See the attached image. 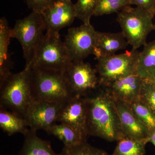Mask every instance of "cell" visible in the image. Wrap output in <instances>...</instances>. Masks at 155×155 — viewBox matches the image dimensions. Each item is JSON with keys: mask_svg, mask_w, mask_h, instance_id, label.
I'll return each instance as SVG.
<instances>
[{"mask_svg": "<svg viewBox=\"0 0 155 155\" xmlns=\"http://www.w3.org/2000/svg\"><path fill=\"white\" fill-rule=\"evenodd\" d=\"M96 31L90 22L68 29L64 42L72 61H83L94 54Z\"/></svg>", "mask_w": 155, "mask_h": 155, "instance_id": "obj_8", "label": "cell"}, {"mask_svg": "<svg viewBox=\"0 0 155 155\" xmlns=\"http://www.w3.org/2000/svg\"><path fill=\"white\" fill-rule=\"evenodd\" d=\"M30 68L33 101L65 102L73 96L64 72L33 66Z\"/></svg>", "mask_w": 155, "mask_h": 155, "instance_id": "obj_2", "label": "cell"}, {"mask_svg": "<svg viewBox=\"0 0 155 155\" xmlns=\"http://www.w3.org/2000/svg\"><path fill=\"white\" fill-rule=\"evenodd\" d=\"M129 0H98L95 8L94 16L118 13L125 7L130 6Z\"/></svg>", "mask_w": 155, "mask_h": 155, "instance_id": "obj_23", "label": "cell"}, {"mask_svg": "<svg viewBox=\"0 0 155 155\" xmlns=\"http://www.w3.org/2000/svg\"><path fill=\"white\" fill-rule=\"evenodd\" d=\"M148 81H149L151 84H152L154 87L155 88V76H154L152 78H151V79H149V80H147Z\"/></svg>", "mask_w": 155, "mask_h": 155, "instance_id": "obj_30", "label": "cell"}, {"mask_svg": "<svg viewBox=\"0 0 155 155\" xmlns=\"http://www.w3.org/2000/svg\"><path fill=\"white\" fill-rule=\"evenodd\" d=\"M143 80L136 74L122 78L101 87L115 100L130 104L140 100Z\"/></svg>", "mask_w": 155, "mask_h": 155, "instance_id": "obj_13", "label": "cell"}, {"mask_svg": "<svg viewBox=\"0 0 155 155\" xmlns=\"http://www.w3.org/2000/svg\"><path fill=\"white\" fill-rule=\"evenodd\" d=\"M59 155H110L103 150L97 148L84 142L78 145L72 147L64 146Z\"/></svg>", "mask_w": 155, "mask_h": 155, "instance_id": "obj_25", "label": "cell"}, {"mask_svg": "<svg viewBox=\"0 0 155 155\" xmlns=\"http://www.w3.org/2000/svg\"><path fill=\"white\" fill-rule=\"evenodd\" d=\"M140 100L155 115V88L148 81L143 80Z\"/></svg>", "mask_w": 155, "mask_h": 155, "instance_id": "obj_26", "label": "cell"}, {"mask_svg": "<svg viewBox=\"0 0 155 155\" xmlns=\"http://www.w3.org/2000/svg\"><path fill=\"white\" fill-rule=\"evenodd\" d=\"M85 97L88 136L110 142L118 141L126 136L122 130L115 100L104 88H100L99 86Z\"/></svg>", "mask_w": 155, "mask_h": 155, "instance_id": "obj_1", "label": "cell"}, {"mask_svg": "<svg viewBox=\"0 0 155 155\" xmlns=\"http://www.w3.org/2000/svg\"><path fill=\"white\" fill-rule=\"evenodd\" d=\"M137 72L144 80L155 76V40L147 43L140 52Z\"/></svg>", "mask_w": 155, "mask_h": 155, "instance_id": "obj_19", "label": "cell"}, {"mask_svg": "<svg viewBox=\"0 0 155 155\" xmlns=\"http://www.w3.org/2000/svg\"><path fill=\"white\" fill-rule=\"evenodd\" d=\"M114 152L110 155H144L148 139H139L125 136L118 140Z\"/></svg>", "mask_w": 155, "mask_h": 155, "instance_id": "obj_21", "label": "cell"}, {"mask_svg": "<svg viewBox=\"0 0 155 155\" xmlns=\"http://www.w3.org/2000/svg\"><path fill=\"white\" fill-rule=\"evenodd\" d=\"M11 29L5 17L0 19V86L11 75L13 64L9 53Z\"/></svg>", "mask_w": 155, "mask_h": 155, "instance_id": "obj_16", "label": "cell"}, {"mask_svg": "<svg viewBox=\"0 0 155 155\" xmlns=\"http://www.w3.org/2000/svg\"><path fill=\"white\" fill-rule=\"evenodd\" d=\"M87 113L85 97L74 96L64 103L58 122L70 126L87 138L88 136Z\"/></svg>", "mask_w": 155, "mask_h": 155, "instance_id": "obj_11", "label": "cell"}, {"mask_svg": "<svg viewBox=\"0 0 155 155\" xmlns=\"http://www.w3.org/2000/svg\"><path fill=\"white\" fill-rule=\"evenodd\" d=\"M65 102L33 101L28 106L24 118L31 130H44L46 132L58 122Z\"/></svg>", "mask_w": 155, "mask_h": 155, "instance_id": "obj_10", "label": "cell"}, {"mask_svg": "<svg viewBox=\"0 0 155 155\" xmlns=\"http://www.w3.org/2000/svg\"><path fill=\"white\" fill-rule=\"evenodd\" d=\"M47 133L60 140L64 146L72 147L87 141V138L70 126L63 123L55 124L50 127Z\"/></svg>", "mask_w": 155, "mask_h": 155, "instance_id": "obj_20", "label": "cell"}, {"mask_svg": "<svg viewBox=\"0 0 155 155\" xmlns=\"http://www.w3.org/2000/svg\"><path fill=\"white\" fill-rule=\"evenodd\" d=\"M140 52L132 49L125 53L97 58L96 70L100 86L130 75L137 74Z\"/></svg>", "mask_w": 155, "mask_h": 155, "instance_id": "obj_6", "label": "cell"}, {"mask_svg": "<svg viewBox=\"0 0 155 155\" xmlns=\"http://www.w3.org/2000/svg\"><path fill=\"white\" fill-rule=\"evenodd\" d=\"M148 139V142L151 143L155 147V129L150 132Z\"/></svg>", "mask_w": 155, "mask_h": 155, "instance_id": "obj_29", "label": "cell"}, {"mask_svg": "<svg viewBox=\"0 0 155 155\" xmlns=\"http://www.w3.org/2000/svg\"><path fill=\"white\" fill-rule=\"evenodd\" d=\"M18 155H59L54 151L51 143L39 137L36 131L28 129Z\"/></svg>", "mask_w": 155, "mask_h": 155, "instance_id": "obj_17", "label": "cell"}, {"mask_svg": "<svg viewBox=\"0 0 155 155\" xmlns=\"http://www.w3.org/2000/svg\"><path fill=\"white\" fill-rule=\"evenodd\" d=\"M73 96H85L100 86L95 69L83 61H72L64 72Z\"/></svg>", "mask_w": 155, "mask_h": 155, "instance_id": "obj_9", "label": "cell"}, {"mask_svg": "<svg viewBox=\"0 0 155 155\" xmlns=\"http://www.w3.org/2000/svg\"><path fill=\"white\" fill-rule=\"evenodd\" d=\"M98 0H77L74 4L76 18L83 23L90 22Z\"/></svg>", "mask_w": 155, "mask_h": 155, "instance_id": "obj_24", "label": "cell"}, {"mask_svg": "<svg viewBox=\"0 0 155 155\" xmlns=\"http://www.w3.org/2000/svg\"><path fill=\"white\" fill-rule=\"evenodd\" d=\"M41 15L46 32L57 35H60L61 29L72 25L76 18L71 0H58Z\"/></svg>", "mask_w": 155, "mask_h": 155, "instance_id": "obj_12", "label": "cell"}, {"mask_svg": "<svg viewBox=\"0 0 155 155\" xmlns=\"http://www.w3.org/2000/svg\"><path fill=\"white\" fill-rule=\"evenodd\" d=\"M0 106L24 117L33 102L30 84V68L11 73L0 86Z\"/></svg>", "mask_w": 155, "mask_h": 155, "instance_id": "obj_4", "label": "cell"}, {"mask_svg": "<svg viewBox=\"0 0 155 155\" xmlns=\"http://www.w3.org/2000/svg\"><path fill=\"white\" fill-rule=\"evenodd\" d=\"M154 10H155V7H154Z\"/></svg>", "mask_w": 155, "mask_h": 155, "instance_id": "obj_31", "label": "cell"}, {"mask_svg": "<svg viewBox=\"0 0 155 155\" xmlns=\"http://www.w3.org/2000/svg\"><path fill=\"white\" fill-rule=\"evenodd\" d=\"M155 15L138 7L127 6L117 14L116 21L128 44L133 50H137L146 44L148 35L155 30L153 22Z\"/></svg>", "mask_w": 155, "mask_h": 155, "instance_id": "obj_3", "label": "cell"}, {"mask_svg": "<svg viewBox=\"0 0 155 155\" xmlns=\"http://www.w3.org/2000/svg\"><path fill=\"white\" fill-rule=\"evenodd\" d=\"M130 5L151 12L155 15V0H129Z\"/></svg>", "mask_w": 155, "mask_h": 155, "instance_id": "obj_28", "label": "cell"}, {"mask_svg": "<svg viewBox=\"0 0 155 155\" xmlns=\"http://www.w3.org/2000/svg\"><path fill=\"white\" fill-rule=\"evenodd\" d=\"M115 101L125 135L139 139H148V130L134 114L129 104L118 100H115Z\"/></svg>", "mask_w": 155, "mask_h": 155, "instance_id": "obj_14", "label": "cell"}, {"mask_svg": "<svg viewBox=\"0 0 155 155\" xmlns=\"http://www.w3.org/2000/svg\"><path fill=\"white\" fill-rule=\"evenodd\" d=\"M128 45L122 31L111 33L97 31L94 55L96 59L113 55L117 51L125 49Z\"/></svg>", "mask_w": 155, "mask_h": 155, "instance_id": "obj_15", "label": "cell"}, {"mask_svg": "<svg viewBox=\"0 0 155 155\" xmlns=\"http://www.w3.org/2000/svg\"><path fill=\"white\" fill-rule=\"evenodd\" d=\"M46 29L41 14L32 11L27 17L16 21L11 29V38L17 39L22 47L25 68H29L35 57Z\"/></svg>", "mask_w": 155, "mask_h": 155, "instance_id": "obj_5", "label": "cell"}, {"mask_svg": "<svg viewBox=\"0 0 155 155\" xmlns=\"http://www.w3.org/2000/svg\"><path fill=\"white\" fill-rule=\"evenodd\" d=\"M72 62L65 43L61 41L60 35L46 32L31 67L64 72Z\"/></svg>", "mask_w": 155, "mask_h": 155, "instance_id": "obj_7", "label": "cell"}, {"mask_svg": "<svg viewBox=\"0 0 155 155\" xmlns=\"http://www.w3.org/2000/svg\"><path fill=\"white\" fill-rule=\"evenodd\" d=\"M129 104L134 114L146 126L149 133L155 129V115L140 100Z\"/></svg>", "mask_w": 155, "mask_h": 155, "instance_id": "obj_22", "label": "cell"}, {"mask_svg": "<svg viewBox=\"0 0 155 155\" xmlns=\"http://www.w3.org/2000/svg\"><path fill=\"white\" fill-rule=\"evenodd\" d=\"M58 0H25L28 8L40 14L53 6Z\"/></svg>", "mask_w": 155, "mask_h": 155, "instance_id": "obj_27", "label": "cell"}, {"mask_svg": "<svg viewBox=\"0 0 155 155\" xmlns=\"http://www.w3.org/2000/svg\"><path fill=\"white\" fill-rule=\"evenodd\" d=\"M28 127L24 117L0 106V127L8 135L19 133L24 135L28 130Z\"/></svg>", "mask_w": 155, "mask_h": 155, "instance_id": "obj_18", "label": "cell"}]
</instances>
